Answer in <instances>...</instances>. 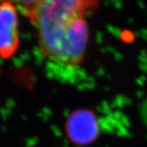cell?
Masks as SVG:
<instances>
[{"mask_svg": "<svg viewBox=\"0 0 147 147\" xmlns=\"http://www.w3.org/2000/svg\"><path fill=\"white\" fill-rule=\"evenodd\" d=\"M98 6L99 0H42L27 19L42 57L58 65L82 63L89 42L88 17Z\"/></svg>", "mask_w": 147, "mask_h": 147, "instance_id": "1", "label": "cell"}, {"mask_svg": "<svg viewBox=\"0 0 147 147\" xmlns=\"http://www.w3.org/2000/svg\"><path fill=\"white\" fill-rule=\"evenodd\" d=\"M19 10L6 0H0V58H11L20 46Z\"/></svg>", "mask_w": 147, "mask_h": 147, "instance_id": "2", "label": "cell"}, {"mask_svg": "<svg viewBox=\"0 0 147 147\" xmlns=\"http://www.w3.org/2000/svg\"><path fill=\"white\" fill-rule=\"evenodd\" d=\"M70 141L78 146H87L94 142L100 131L99 122L93 111L79 109L68 117L65 125Z\"/></svg>", "mask_w": 147, "mask_h": 147, "instance_id": "3", "label": "cell"}, {"mask_svg": "<svg viewBox=\"0 0 147 147\" xmlns=\"http://www.w3.org/2000/svg\"><path fill=\"white\" fill-rule=\"evenodd\" d=\"M16 6L19 11L26 18L31 15L42 0H6Z\"/></svg>", "mask_w": 147, "mask_h": 147, "instance_id": "4", "label": "cell"}]
</instances>
